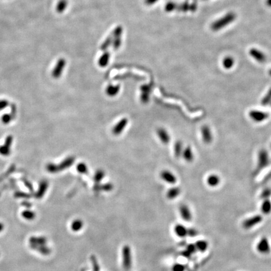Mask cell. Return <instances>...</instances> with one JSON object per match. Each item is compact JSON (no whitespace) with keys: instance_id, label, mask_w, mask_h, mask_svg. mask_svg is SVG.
Returning <instances> with one entry per match:
<instances>
[{"instance_id":"1","label":"cell","mask_w":271,"mask_h":271,"mask_svg":"<svg viewBox=\"0 0 271 271\" xmlns=\"http://www.w3.org/2000/svg\"><path fill=\"white\" fill-rule=\"evenodd\" d=\"M236 18V15L233 12L228 13L223 16L222 18L213 22L211 26L212 29L213 31H218L220 29L227 26L230 23H232Z\"/></svg>"},{"instance_id":"2","label":"cell","mask_w":271,"mask_h":271,"mask_svg":"<svg viewBox=\"0 0 271 271\" xmlns=\"http://www.w3.org/2000/svg\"><path fill=\"white\" fill-rule=\"evenodd\" d=\"M263 216L260 214H257L252 215L247 218H245L242 223V227L245 230H250L257 225L261 223L263 221Z\"/></svg>"},{"instance_id":"3","label":"cell","mask_w":271,"mask_h":271,"mask_svg":"<svg viewBox=\"0 0 271 271\" xmlns=\"http://www.w3.org/2000/svg\"><path fill=\"white\" fill-rule=\"evenodd\" d=\"M256 250L262 255H267L271 251V246L269 239L266 236L262 237L256 244Z\"/></svg>"},{"instance_id":"4","label":"cell","mask_w":271,"mask_h":271,"mask_svg":"<svg viewBox=\"0 0 271 271\" xmlns=\"http://www.w3.org/2000/svg\"><path fill=\"white\" fill-rule=\"evenodd\" d=\"M249 118L256 123H261L265 121L269 117V114L264 111L257 110V109H252L248 113Z\"/></svg>"},{"instance_id":"5","label":"cell","mask_w":271,"mask_h":271,"mask_svg":"<svg viewBox=\"0 0 271 271\" xmlns=\"http://www.w3.org/2000/svg\"><path fill=\"white\" fill-rule=\"evenodd\" d=\"M201 136L203 142L206 145H210L213 140V135L210 127L207 124L203 125L200 128Z\"/></svg>"},{"instance_id":"6","label":"cell","mask_w":271,"mask_h":271,"mask_svg":"<svg viewBox=\"0 0 271 271\" xmlns=\"http://www.w3.org/2000/svg\"><path fill=\"white\" fill-rule=\"evenodd\" d=\"M180 217L185 221L190 222L193 219V213L190 208L187 204H182L179 207Z\"/></svg>"},{"instance_id":"7","label":"cell","mask_w":271,"mask_h":271,"mask_svg":"<svg viewBox=\"0 0 271 271\" xmlns=\"http://www.w3.org/2000/svg\"><path fill=\"white\" fill-rule=\"evenodd\" d=\"M269 162V153L265 149H262L258 153V167L259 169H263L266 167Z\"/></svg>"},{"instance_id":"8","label":"cell","mask_w":271,"mask_h":271,"mask_svg":"<svg viewBox=\"0 0 271 271\" xmlns=\"http://www.w3.org/2000/svg\"><path fill=\"white\" fill-rule=\"evenodd\" d=\"M160 176L164 182L169 184L174 185L177 182L176 176L174 174H173L171 171L169 170H163V171H161Z\"/></svg>"},{"instance_id":"9","label":"cell","mask_w":271,"mask_h":271,"mask_svg":"<svg viewBox=\"0 0 271 271\" xmlns=\"http://www.w3.org/2000/svg\"><path fill=\"white\" fill-rule=\"evenodd\" d=\"M207 185L210 188H216L221 183V178L216 173L210 174L206 179Z\"/></svg>"},{"instance_id":"10","label":"cell","mask_w":271,"mask_h":271,"mask_svg":"<svg viewBox=\"0 0 271 271\" xmlns=\"http://www.w3.org/2000/svg\"><path fill=\"white\" fill-rule=\"evenodd\" d=\"M173 231L175 235L179 238L183 239L188 237V228L183 224L178 223L175 225Z\"/></svg>"},{"instance_id":"11","label":"cell","mask_w":271,"mask_h":271,"mask_svg":"<svg viewBox=\"0 0 271 271\" xmlns=\"http://www.w3.org/2000/svg\"><path fill=\"white\" fill-rule=\"evenodd\" d=\"M182 157L183 159L188 163H192L195 159V154L193 152V150L190 146H187L184 147L183 151L182 152Z\"/></svg>"},{"instance_id":"12","label":"cell","mask_w":271,"mask_h":271,"mask_svg":"<svg viewBox=\"0 0 271 271\" xmlns=\"http://www.w3.org/2000/svg\"><path fill=\"white\" fill-rule=\"evenodd\" d=\"M65 64H66V61L64 59H60L59 60L52 72V76L54 78H58L61 76L63 70L65 66Z\"/></svg>"},{"instance_id":"13","label":"cell","mask_w":271,"mask_h":271,"mask_svg":"<svg viewBox=\"0 0 271 271\" xmlns=\"http://www.w3.org/2000/svg\"><path fill=\"white\" fill-rule=\"evenodd\" d=\"M157 134L159 139L164 145H167L169 143L171 137L169 132L163 127H160L157 130Z\"/></svg>"},{"instance_id":"14","label":"cell","mask_w":271,"mask_h":271,"mask_svg":"<svg viewBox=\"0 0 271 271\" xmlns=\"http://www.w3.org/2000/svg\"><path fill=\"white\" fill-rule=\"evenodd\" d=\"M123 265L126 269H129L131 265V253L129 247L126 246L123 249Z\"/></svg>"},{"instance_id":"15","label":"cell","mask_w":271,"mask_h":271,"mask_svg":"<svg viewBox=\"0 0 271 271\" xmlns=\"http://www.w3.org/2000/svg\"><path fill=\"white\" fill-rule=\"evenodd\" d=\"M249 54L251 57H252L255 60L260 63H264L265 62L266 57L265 55L259 50L256 49H252L249 51Z\"/></svg>"},{"instance_id":"16","label":"cell","mask_w":271,"mask_h":271,"mask_svg":"<svg viewBox=\"0 0 271 271\" xmlns=\"http://www.w3.org/2000/svg\"><path fill=\"white\" fill-rule=\"evenodd\" d=\"M128 122V120L126 118L122 119L113 128L112 132L115 135L120 134L123 130L126 128Z\"/></svg>"},{"instance_id":"17","label":"cell","mask_w":271,"mask_h":271,"mask_svg":"<svg viewBox=\"0 0 271 271\" xmlns=\"http://www.w3.org/2000/svg\"><path fill=\"white\" fill-rule=\"evenodd\" d=\"M195 245L196 247L197 252L204 253L207 251L209 248V243L207 240L204 239L198 240L195 243Z\"/></svg>"},{"instance_id":"18","label":"cell","mask_w":271,"mask_h":271,"mask_svg":"<svg viewBox=\"0 0 271 271\" xmlns=\"http://www.w3.org/2000/svg\"><path fill=\"white\" fill-rule=\"evenodd\" d=\"M260 211L262 214L265 215L271 213V200L270 198L262 200L260 205Z\"/></svg>"},{"instance_id":"19","label":"cell","mask_w":271,"mask_h":271,"mask_svg":"<svg viewBox=\"0 0 271 271\" xmlns=\"http://www.w3.org/2000/svg\"><path fill=\"white\" fill-rule=\"evenodd\" d=\"M182 193V190L178 187H174L169 188L166 193V197L169 200H174L177 198Z\"/></svg>"},{"instance_id":"20","label":"cell","mask_w":271,"mask_h":271,"mask_svg":"<svg viewBox=\"0 0 271 271\" xmlns=\"http://www.w3.org/2000/svg\"><path fill=\"white\" fill-rule=\"evenodd\" d=\"M183 149H184V146L182 141L178 140L174 143L173 150H174V156L176 158H179L182 156Z\"/></svg>"},{"instance_id":"21","label":"cell","mask_w":271,"mask_h":271,"mask_svg":"<svg viewBox=\"0 0 271 271\" xmlns=\"http://www.w3.org/2000/svg\"><path fill=\"white\" fill-rule=\"evenodd\" d=\"M197 252L195 244H189L186 246L185 249L182 252L183 257H190L192 255L195 254Z\"/></svg>"},{"instance_id":"22","label":"cell","mask_w":271,"mask_h":271,"mask_svg":"<svg viewBox=\"0 0 271 271\" xmlns=\"http://www.w3.org/2000/svg\"><path fill=\"white\" fill-rule=\"evenodd\" d=\"M120 85H109L106 88V93L109 96L114 97L116 96L119 92Z\"/></svg>"},{"instance_id":"23","label":"cell","mask_w":271,"mask_h":271,"mask_svg":"<svg viewBox=\"0 0 271 271\" xmlns=\"http://www.w3.org/2000/svg\"><path fill=\"white\" fill-rule=\"evenodd\" d=\"M74 160H75V159L74 157H69L67 159H65L64 161H63L59 165V171H62L65 169H67V168L70 167L73 164Z\"/></svg>"},{"instance_id":"24","label":"cell","mask_w":271,"mask_h":271,"mask_svg":"<svg viewBox=\"0 0 271 271\" xmlns=\"http://www.w3.org/2000/svg\"><path fill=\"white\" fill-rule=\"evenodd\" d=\"M48 188V182L46 180H43L40 184L38 192L36 193L37 198H41Z\"/></svg>"},{"instance_id":"25","label":"cell","mask_w":271,"mask_h":271,"mask_svg":"<svg viewBox=\"0 0 271 271\" xmlns=\"http://www.w3.org/2000/svg\"><path fill=\"white\" fill-rule=\"evenodd\" d=\"M234 62V59L232 57H227L223 59L222 64L225 69L229 70L233 67Z\"/></svg>"},{"instance_id":"26","label":"cell","mask_w":271,"mask_h":271,"mask_svg":"<svg viewBox=\"0 0 271 271\" xmlns=\"http://www.w3.org/2000/svg\"><path fill=\"white\" fill-rule=\"evenodd\" d=\"M109 53L106 52H105L99 59V65L100 67H106L108 62H109Z\"/></svg>"},{"instance_id":"27","label":"cell","mask_w":271,"mask_h":271,"mask_svg":"<svg viewBox=\"0 0 271 271\" xmlns=\"http://www.w3.org/2000/svg\"><path fill=\"white\" fill-rule=\"evenodd\" d=\"M113 39H114V38H113L112 35H110L109 37H107L106 38V40L104 41V43L102 44L101 50H103V51L106 50L110 46L111 44L113 42Z\"/></svg>"},{"instance_id":"28","label":"cell","mask_w":271,"mask_h":271,"mask_svg":"<svg viewBox=\"0 0 271 271\" xmlns=\"http://www.w3.org/2000/svg\"><path fill=\"white\" fill-rule=\"evenodd\" d=\"M67 7V0H60L57 6V11L58 13H62Z\"/></svg>"},{"instance_id":"29","label":"cell","mask_w":271,"mask_h":271,"mask_svg":"<svg viewBox=\"0 0 271 271\" xmlns=\"http://www.w3.org/2000/svg\"><path fill=\"white\" fill-rule=\"evenodd\" d=\"M83 226V223L80 220H74L72 223V229L75 232H78L80 231Z\"/></svg>"},{"instance_id":"30","label":"cell","mask_w":271,"mask_h":271,"mask_svg":"<svg viewBox=\"0 0 271 271\" xmlns=\"http://www.w3.org/2000/svg\"><path fill=\"white\" fill-rule=\"evenodd\" d=\"M271 197V189L269 188H265L260 193V198L262 200L270 198Z\"/></svg>"},{"instance_id":"31","label":"cell","mask_w":271,"mask_h":271,"mask_svg":"<svg viewBox=\"0 0 271 271\" xmlns=\"http://www.w3.org/2000/svg\"><path fill=\"white\" fill-rule=\"evenodd\" d=\"M172 271H185L186 267L184 264L181 263H176L173 265L171 268Z\"/></svg>"},{"instance_id":"32","label":"cell","mask_w":271,"mask_h":271,"mask_svg":"<svg viewBox=\"0 0 271 271\" xmlns=\"http://www.w3.org/2000/svg\"><path fill=\"white\" fill-rule=\"evenodd\" d=\"M271 102V88H270V90L268 91V93L265 94V96L263 97V99H262V104L265 106L267 104H270V102Z\"/></svg>"},{"instance_id":"33","label":"cell","mask_w":271,"mask_h":271,"mask_svg":"<svg viewBox=\"0 0 271 271\" xmlns=\"http://www.w3.org/2000/svg\"><path fill=\"white\" fill-rule=\"evenodd\" d=\"M47 169L49 172H50L51 173H55L59 171V166H57L55 164H53V163H49L47 165Z\"/></svg>"},{"instance_id":"34","label":"cell","mask_w":271,"mask_h":271,"mask_svg":"<svg viewBox=\"0 0 271 271\" xmlns=\"http://www.w3.org/2000/svg\"><path fill=\"white\" fill-rule=\"evenodd\" d=\"M77 169L78 173H82V174H85L87 173V171H88L87 165L83 163H80L78 164V165L77 166Z\"/></svg>"},{"instance_id":"35","label":"cell","mask_w":271,"mask_h":271,"mask_svg":"<svg viewBox=\"0 0 271 271\" xmlns=\"http://www.w3.org/2000/svg\"><path fill=\"white\" fill-rule=\"evenodd\" d=\"M11 153L10 148L5 146V145L3 146H0V154L3 156H7Z\"/></svg>"},{"instance_id":"36","label":"cell","mask_w":271,"mask_h":271,"mask_svg":"<svg viewBox=\"0 0 271 271\" xmlns=\"http://www.w3.org/2000/svg\"><path fill=\"white\" fill-rule=\"evenodd\" d=\"M122 33V28L121 26H117L115 30H114L112 36L113 38H121V35Z\"/></svg>"},{"instance_id":"37","label":"cell","mask_w":271,"mask_h":271,"mask_svg":"<svg viewBox=\"0 0 271 271\" xmlns=\"http://www.w3.org/2000/svg\"><path fill=\"white\" fill-rule=\"evenodd\" d=\"M176 8V5L173 2H168L165 6V11L167 12H171L174 10Z\"/></svg>"},{"instance_id":"38","label":"cell","mask_w":271,"mask_h":271,"mask_svg":"<svg viewBox=\"0 0 271 271\" xmlns=\"http://www.w3.org/2000/svg\"><path fill=\"white\" fill-rule=\"evenodd\" d=\"M104 172L101 170H99L94 175V180L96 182H99L104 178Z\"/></svg>"},{"instance_id":"39","label":"cell","mask_w":271,"mask_h":271,"mask_svg":"<svg viewBox=\"0 0 271 271\" xmlns=\"http://www.w3.org/2000/svg\"><path fill=\"white\" fill-rule=\"evenodd\" d=\"M12 119H13V117H12V116L11 114H4L3 116V117L2 118V122H3V124H8V123H10L11 122Z\"/></svg>"},{"instance_id":"40","label":"cell","mask_w":271,"mask_h":271,"mask_svg":"<svg viewBox=\"0 0 271 271\" xmlns=\"http://www.w3.org/2000/svg\"><path fill=\"white\" fill-rule=\"evenodd\" d=\"M121 45V38H115L113 40V48L114 50L118 49Z\"/></svg>"},{"instance_id":"41","label":"cell","mask_w":271,"mask_h":271,"mask_svg":"<svg viewBox=\"0 0 271 271\" xmlns=\"http://www.w3.org/2000/svg\"><path fill=\"white\" fill-rule=\"evenodd\" d=\"M198 231L195 228H188V237H195L198 235Z\"/></svg>"},{"instance_id":"42","label":"cell","mask_w":271,"mask_h":271,"mask_svg":"<svg viewBox=\"0 0 271 271\" xmlns=\"http://www.w3.org/2000/svg\"><path fill=\"white\" fill-rule=\"evenodd\" d=\"M189 8H190V5L187 3H185L182 4V5H180L179 7V10L180 11L184 12L188 11Z\"/></svg>"},{"instance_id":"43","label":"cell","mask_w":271,"mask_h":271,"mask_svg":"<svg viewBox=\"0 0 271 271\" xmlns=\"http://www.w3.org/2000/svg\"><path fill=\"white\" fill-rule=\"evenodd\" d=\"M150 93H143L141 95V101L144 103H146L149 101L150 99Z\"/></svg>"},{"instance_id":"44","label":"cell","mask_w":271,"mask_h":271,"mask_svg":"<svg viewBox=\"0 0 271 271\" xmlns=\"http://www.w3.org/2000/svg\"><path fill=\"white\" fill-rule=\"evenodd\" d=\"M12 142H13V137L12 136H8L6 138L5 145L10 148L12 144Z\"/></svg>"},{"instance_id":"45","label":"cell","mask_w":271,"mask_h":271,"mask_svg":"<svg viewBox=\"0 0 271 271\" xmlns=\"http://www.w3.org/2000/svg\"><path fill=\"white\" fill-rule=\"evenodd\" d=\"M8 106V102L7 100H1L0 101V111L5 109Z\"/></svg>"},{"instance_id":"46","label":"cell","mask_w":271,"mask_h":271,"mask_svg":"<svg viewBox=\"0 0 271 271\" xmlns=\"http://www.w3.org/2000/svg\"><path fill=\"white\" fill-rule=\"evenodd\" d=\"M158 0H145V3L147 5H152L156 3Z\"/></svg>"},{"instance_id":"47","label":"cell","mask_w":271,"mask_h":271,"mask_svg":"<svg viewBox=\"0 0 271 271\" xmlns=\"http://www.w3.org/2000/svg\"><path fill=\"white\" fill-rule=\"evenodd\" d=\"M11 108H12V114H11V115L12 116L13 118H14L15 116L16 115V106H15V105L12 104V106H11Z\"/></svg>"},{"instance_id":"48","label":"cell","mask_w":271,"mask_h":271,"mask_svg":"<svg viewBox=\"0 0 271 271\" xmlns=\"http://www.w3.org/2000/svg\"><path fill=\"white\" fill-rule=\"evenodd\" d=\"M24 216H28L29 218H31L32 217H33V213L31 212H25L23 213Z\"/></svg>"},{"instance_id":"49","label":"cell","mask_w":271,"mask_h":271,"mask_svg":"<svg viewBox=\"0 0 271 271\" xmlns=\"http://www.w3.org/2000/svg\"><path fill=\"white\" fill-rule=\"evenodd\" d=\"M23 182L25 183V185L28 188H31V190H32V187H31V183H30V182H28L27 180H26V179H23Z\"/></svg>"},{"instance_id":"50","label":"cell","mask_w":271,"mask_h":271,"mask_svg":"<svg viewBox=\"0 0 271 271\" xmlns=\"http://www.w3.org/2000/svg\"><path fill=\"white\" fill-rule=\"evenodd\" d=\"M196 10H197V5L195 4H192L190 5L189 10H190L191 12H195Z\"/></svg>"},{"instance_id":"51","label":"cell","mask_w":271,"mask_h":271,"mask_svg":"<svg viewBox=\"0 0 271 271\" xmlns=\"http://www.w3.org/2000/svg\"><path fill=\"white\" fill-rule=\"evenodd\" d=\"M267 4L269 7H271V0H267Z\"/></svg>"},{"instance_id":"52","label":"cell","mask_w":271,"mask_h":271,"mask_svg":"<svg viewBox=\"0 0 271 271\" xmlns=\"http://www.w3.org/2000/svg\"><path fill=\"white\" fill-rule=\"evenodd\" d=\"M269 75L271 76V69L269 70Z\"/></svg>"},{"instance_id":"53","label":"cell","mask_w":271,"mask_h":271,"mask_svg":"<svg viewBox=\"0 0 271 271\" xmlns=\"http://www.w3.org/2000/svg\"><path fill=\"white\" fill-rule=\"evenodd\" d=\"M270 105H271V102H270Z\"/></svg>"}]
</instances>
